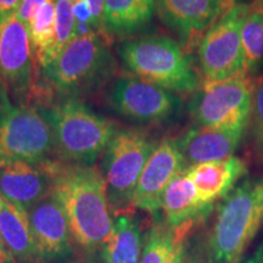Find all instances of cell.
<instances>
[{"label":"cell","mask_w":263,"mask_h":263,"mask_svg":"<svg viewBox=\"0 0 263 263\" xmlns=\"http://www.w3.org/2000/svg\"><path fill=\"white\" fill-rule=\"evenodd\" d=\"M156 9L164 24L179 35L185 47L200 43L224 12L217 0H156Z\"/></svg>","instance_id":"15"},{"label":"cell","mask_w":263,"mask_h":263,"mask_svg":"<svg viewBox=\"0 0 263 263\" xmlns=\"http://www.w3.org/2000/svg\"><path fill=\"white\" fill-rule=\"evenodd\" d=\"M195 223H188L179 228H176V242L172 254H171L167 263H189L192 259V252H190L189 235Z\"/></svg>","instance_id":"27"},{"label":"cell","mask_w":263,"mask_h":263,"mask_svg":"<svg viewBox=\"0 0 263 263\" xmlns=\"http://www.w3.org/2000/svg\"><path fill=\"white\" fill-rule=\"evenodd\" d=\"M27 28L33 59L41 67H47L54 60L55 0H49L38 10Z\"/></svg>","instance_id":"22"},{"label":"cell","mask_w":263,"mask_h":263,"mask_svg":"<svg viewBox=\"0 0 263 263\" xmlns=\"http://www.w3.org/2000/svg\"><path fill=\"white\" fill-rule=\"evenodd\" d=\"M54 155V139L48 121L38 107L14 105L2 84L0 97V166L42 163Z\"/></svg>","instance_id":"7"},{"label":"cell","mask_w":263,"mask_h":263,"mask_svg":"<svg viewBox=\"0 0 263 263\" xmlns=\"http://www.w3.org/2000/svg\"><path fill=\"white\" fill-rule=\"evenodd\" d=\"M22 0H0V18L15 15Z\"/></svg>","instance_id":"31"},{"label":"cell","mask_w":263,"mask_h":263,"mask_svg":"<svg viewBox=\"0 0 263 263\" xmlns=\"http://www.w3.org/2000/svg\"><path fill=\"white\" fill-rule=\"evenodd\" d=\"M54 190L64 207L77 248L97 252L114 228L106 186L94 166L54 160Z\"/></svg>","instance_id":"1"},{"label":"cell","mask_w":263,"mask_h":263,"mask_svg":"<svg viewBox=\"0 0 263 263\" xmlns=\"http://www.w3.org/2000/svg\"><path fill=\"white\" fill-rule=\"evenodd\" d=\"M143 241V230L132 212L117 215L99 256L103 263H139L145 245Z\"/></svg>","instance_id":"19"},{"label":"cell","mask_w":263,"mask_h":263,"mask_svg":"<svg viewBox=\"0 0 263 263\" xmlns=\"http://www.w3.org/2000/svg\"><path fill=\"white\" fill-rule=\"evenodd\" d=\"M85 2L90 5L91 11H93L94 22L98 32L103 37L108 39L110 37L105 31V0H85Z\"/></svg>","instance_id":"29"},{"label":"cell","mask_w":263,"mask_h":263,"mask_svg":"<svg viewBox=\"0 0 263 263\" xmlns=\"http://www.w3.org/2000/svg\"><path fill=\"white\" fill-rule=\"evenodd\" d=\"M217 2L222 5V8L224 9V11H226V10H228L230 6L234 5L235 0H217Z\"/></svg>","instance_id":"34"},{"label":"cell","mask_w":263,"mask_h":263,"mask_svg":"<svg viewBox=\"0 0 263 263\" xmlns=\"http://www.w3.org/2000/svg\"><path fill=\"white\" fill-rule=\"evenodd\" d=\"M0 239L17 263H43L33 239L27 212L5 200L0 210Z\"/></svg>","instance_id":"20"},{"label":"cell","mask_w":263,"mask_h":263,"mask_svg":"<svg viewBox=\"0 0 263 263\" xmlns=\"http://www.w3.org/2000/svg\"><path fill=\"white\" fill-rule=\"evenodd\" d=\"M255 83L248 76L203 83L193 95L189 112L197 126L245 132Z\"/></svg>","instance_id":"8"},{"label":"cell","mask_w":263,"mask_h":263,"mask_svg":"<svg viewBox=\"0 0 263 263\" xmlns=\"http://www.w3.org/2000/svg\"><path fill=\"white\" fill-rule=\"evenodd\" d=\"M54 139V159L93 166L116 133L110 120L95 114L76 98L38 105Z\"/></svg>","instance_id":"2"},{"label":"cell","mask_w":263,"mask_h":263,"mask_svg":"<svg viewBox=\"0 0 263 263\" xmlns=\"http://www.w3.org/2000/svg\"><path fill=\"white\" fill-rule=\"evenodd\" d=\"M184 171L185 164L177 141L163 139L144 167L134 193L133 206L153 215L159 213L167 186Z\"/></svg>","instance_id":"13"},{"label":"cell","mask_w":263,"mask_h":263,"mask_svg":"<svg viewBox=\"0 0 263 263\" xmlns=\"http://www.w3.org/2000/svg\"><path fill=\"white\" fill-rule=\"evenodd\" d=\"M156 0H105V31L108 37H127L149 24Z\"/></svg>","instance_id":"21"},{"label":"cell","mask_w":263,"mask_h":263,"mask_svg":"<svg viewBox=\"0 0 263 263\" xmlns=\"http://www.w3.org/2000/svg\"><path fill=\"white\" fill-rule=\"evenodd\" d=\"M97 252H87L81 250V252H76L70 259L65 263H103L100 256L95 255Z\"/></svg>","instance_id":"30"},{"label":"cell","mask_w":263,"mask_h":263,"mask_svg":"<svg viewBox=\"0 0 263 263\" xmlns=\"http://www.w3.org/2000/svg\"><path fill=\"white\" fill-rule=\"evenodd\" d=\"M245 74L255 77L263 68V8L249 9L241 27Z\"/></svg>","instance_id":"23"},{"label":"cell","mask_w":263,"mask_h":263,"mask_svg":"<svg viewBox=\"0 0 263 263\" xmlns=\"http://www.w3.org/2000/svg\"><path fill=\"white\" fill-rule=\"evenodd\" d=\"M156 146L149 134L136 128L118 130L110 140L101 157L100 172L114 216L132 212L138 182Z\"/></svg>","instance_id":"6"},{"label":"cell","mask_w":263,"mask_h":263,"mask_svg":"<svg viewBox=\"0 0 263 263\" xmlns=\"http://www.w3.org/2000/svg\"><path fill=\"white\" fill-rule=\"evenodd\" d=\"M116 61L107 39L93 34L76 37L47 67L45 83L65 98H76L98 90L111 80Z\"/></svg>","instance_id":"5"},{"label":"cell","mask_w":263,"mask_h":263,"mask_svg":"<svg viewBox=\"0 0 263 263\" xmlns=\"http://www.w3.org/2000/svg\"><path fill=\"white\" fill-rule=\"evenodd\" d=\"M263 226V177L248 178L227 195L209 239L210 263H238Z\"/></svg>","instance_id":"3"},{"label":"cell","mask_w":263,"mask_h":263,"mask_svg":"<svg viewBox=\"0 0 263 263\" xmlns=\"http://www.w3.org/2000/svg\"><path fill=\"white\" fill-rule=\"evenodd\" d=\"M33 64L28 28L17 16L0 18V84L17 98L33 89Z\"/></svg>","instance_id":"12"},{"label":"cell","mask_w":263,"mask_h":263,"mask_svg":"<svg viewBox=\"0 0 263 263\" xmlns=\"http://www.w3.org/2000/svg\"><path fill=\"white\" fill-rule=\"evenodd\" d=\"M250 6L234 4L207 31L197 45V60L203 83L245 74L241 27Z\"/></svg>","instance_id":"9"},{"label":"cell","mask_w":263,"mask_h":263,"mask_svg":"<svg viewBox=\"0 0 263 263\" xmlns=\"http://www.w3.org/2000/svg\"><path fill=\"white\" fill-rule=\"evenodd\" d=\"M146 234L139 263H167L176 242V228L157 217Z\"/></svg>","instance_id":"24"},{"label":"cell","mask_w":263,"mask_h":263,"mask_svg":"<svg viewBox=\"0 0 263 263\" xmlns=\"http://www.w3.org/2000/svg\"><path fill=\"white\" fill-rule=\"evenodd\" d=\"M72 0H55L54 59L76 38V17Z\"/></svg>","instance_id":"25"},{"label":"cell","mask_w":263,"mask_h":263,"mask_svg":"<svg viewBox=\"0 0 263 263\" xmlns=\"http://www.w3.org/2000/svg\"><path fill=\"white\" fill-rule=\"evenodd\" d=\"M242 263H263V236L255 248L254 252L248 258H245Z\"/></svg>","instance_id":"32"},{"label":"cell","mask_w":263,"mask_h":263,"mask_svg":"<svg viewBox=\"0 0 263 263\" xmlns=\"http://www.w3.org/2000/svg\"><path fill=\"white\" fill-rule=\"evenodd\" d=\"M48 2L49 0H22L17 12H16V16H17L20 21L24 22L28 27L33 17L38 12V10Z\"/></svg>","instance_id":"28"},{"label":"cell","mask_w":263,"mask_h":263,"mask_svg":"<svg viewBox=\"0 0 263 263\" xmlns=\"http://www.w3.org/2000/svg\"><path fill=\"white\" fill-rule=\"evenodd\" d=\"M250 121H251V134L255 146L258 153L263 155V80L255 83Z\"/></svg>","instance_id":"26"},{"label":"cell","mask_w":263,"mask_h":263,"mask_svg":"<svg viewBox=\"0 0 263 263\" xmlns=\"http://www.w3.org/2000/svg\"><path fill=\"white\" fill-rule=\"evenodd\" d=\"M164 219L173 228L196 223L209 215L212 207L201 201L193 180L185 171L174 178L162 197Z\"/></svg>","instance_id":"18"},{"label":"cell","mask_w":263,"mask_h":263,"mask_svg":"<svg viewBox=\"0 0 263 263\" xmlns=\"http://www.w3.org/2000/svg\"><path fill=\"white\" fill-rule=\"evenodd\" d=\"M3 203H4V199H3L2 195H0V210H2V207H3Z\"/></svg>","instance_id":"36"},{"label":"cell","mask_w":263,"mask_h":263,"mask_svg":"<svg viewBox=\"0 0 263 263\" xmlns=\"http://www.w3.org/2000/svg\"><path fill=\"white\" fill-rule=\"evenodd\" d=\"M189 263H201V262H200L196 257H194V256H192V259H190Z\"/></svg>","instance_id":"35"},{"label":"cell","mask_w":263,"mask_h":263,"mask_svg":"<svg viewBox=\"0 0 263 263\" xmlns=\"http://www.w3.org/2000/svg\"><path fill=\"white\" fill-rule=\"evenodd\" d=\"M54 160L0 166V195L5 201L27 212L52 192Z\"/></svg>","instance_id":"14"},{"label":"cell","mask_w":263,"mask_h":263,"mask_svg":"<svg viewBox=\"0 0 263 263\" xmlns=\"http://www.w3.org/2000/svg\"><path fill=\"white\" fill-rule=\"evenodd\" d=\"M111 106L139 123H162L179 112L182 100L171 90L151 84L134 76L115 82L108 95Z\"/></svg>","instance_id":"10"},{"label":"cell","mask_w":263,"mask_h":263,"mask_svg":"<svg viewBox=\"0 0 263 263\" xmlns=\"http://www.w3.org/2000/svg\"><path fill=\"white\" fill-rule=\"evenodd\" d=\"M118 55L134 77L167 90L192 93L201 84L190 58L172 38L147 35L128 39L120 45Z\"/></svg>","instance_id":"4"},{"label":"cell","mask_w":263,"mask_h":263,"mask_svg":"<svg viewBox=\"0 0 263 263\" xmlns=\"http://www.w3.org/2000/svg\"><path fill=\"white\" fill-rule=\"evenodd\" d=\"M245 132L224 130L201 126L190 127L177 139L185 170L200 163L226 160L233 156Z\"/></svg>","instance_id":"16"},{"label":"cell","mask_w":263,"mask_h":263,"mask_svg":"<svg viewBox=\"0 0 263 263\" xmlns=\"http://www.w3.org/2000/svg\"><path fill=\"white\" fill-rule=\"evenodd\" d=\"M27 217L43 263H65L76 254L67 216L54 190L29 209Z\"/></svg>","instance_id":"11"},{"label":"cell","mask_w":263,"mask_h":263,"mask_svg":"<svg viewBox=\"0 0 263 263\" xmlns=\"http://www.w3.org/2000/svg\"><path fill=\"white\" fill-rule=\"evenodd\" d=\"M0 263H17L2 239H0Z\"/></svg>","instance_id":"33"},{"label":"cell","mask_w":263,"mask_h":263,"mask_svg":"<svg viewBox=\"0 0 263 263\" xmlns=\"http://www.w3.org/2000/svg\"><path fill=\"white\" fill-rule=\"evenodd\" d=\"M246 163L236 156L226 160L200 163L189 167L185 172L193 180L201 201L212 207L219 199H224L245 176Z\"/></svg>","instance_id":"17"},{"label":"cell","mask_w":263,"mask_h":263,"mask_svg":"<svg viewBox=\"0 0 263 263\" xmlns=\"http://www.w3.org/2000/svg\"><path fill=\"white\" fill-rule=\"evenodd\" d=\"M0 97H2V84H0Z\"/></svg>","instance_id":"37"}]
</instances>
